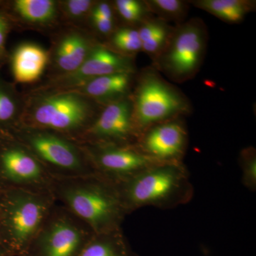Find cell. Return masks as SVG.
<instances>
[{"label":"cell","mask_w":256,"mask_h":256,"mask_svg":"<svg viewBox=\"0 0 256 256\" xmlns=\"http://www.w3.org/2000/svg\"><path fill=\"white\" fill-rule=\"evenodd\" d=\"M52 178L50 190L57 203L88 226L94 234L122 228L128 214L114 181L98 173Z\"/></svg>","instance_id":"6da1fadb"},{"label":"cell","mask_w":256,"mask_h":256,"mask_svg":"<svg viewBox=\"0 0 256 256\" xmlns=\"http://www.w3.org/2000/svg\"><path fill=\"white\" fill-rule=\"evenodd\" d=\"M128 215L146 206L170 210L191 201L194 186L183 162L159 163L114 181Z\"/></svg>","instance_id":"7a4b0ae2"},{"label":"cell","mask_w":256,"mask_h":256,"mask_svg":"<svg viewBox=\"0 0 256 256\" xmlns=\"http://www.w3.org/2000/svg\"><path fill=\"white\" fill-rule=\"evenodd\" d=\"M0 226L6 252L22 256L56 201L52 192L6 188L0 196Z\"/></svg>","instance_id":"3957f363"},{"label":"cell","mask_w":256,"mask_h":256,"mask_svg":"<svg viewBox=\"0 0 256 256\" xmlns=\"http://www.w3.org/2000/svg\"><path fill=\"white\" fill-rule=\"evenodd\" d=\"M132 120L138 139L148 128L190 114L191 105L156 70H144L132 100Z\"/></svg>","instance_id":"277c9868"},{"label":"cell","mask_w":256,"mask_h":256,"mask_svg":"<svg viewBox=\"0 0 256 256\" xmlns=\"http://www.w3.org/2000/svg\"><path fill=\"white\" fill-rule=\"evenodd\" d=\"M207 42L208 32L201 18L176 25L164 50L153 62L156 70L180 84L191 80L201 68Z\"/></svg>","instance_id":"5b68a950"},{"label":"cell","mask_w":256,"mask_h":256,"mask_svg":"<svg viewBox=\"0 0 256 256\" xmlns=\"http://www.w3.org/2000/svg\"><path fill=\"white\" fill-rule=\"evenodd\" d=\"M23 132V146L54 178L96 173L86 153L56 132L34 129Z\"/></svg>","instance_id":"8992f818"},{"label":"cell","mask_w":256,"mask_h":256,"mask_svg":"<svg viewBox=\"0 0 256 256\" xmlns=\"http://www.w3.org/2000/svg\"><path fill=\"white\" fill-rule=\"evenodd\" d=\"M94 234L88 226L56 202L22 256H77Z\"/></svg>","instance_id":"52a82bcc"},{"label":"cell","mask_w":256,"mask_h":256,"mask_svg":"<svg viewBox=\"0 0 256 256\" xmlns=\"http://www.w3.org/2000/svg\"><path fill=\"white\" fill-rule=\"evenodd\" d=\"M86 101L74 92L42 99L32 116L30 127L56 133H73L85 128L90 118Z\"/></svg>","instance_id":"ba28073f"},{"label":"cell","mask_w":256,"mask_h":256,"mask_svg":"<svg viewBox=\"0 0 256 256\" xmlns=\"http://www.w3.org/2000/svg\"><path fill=\"white\" fill-rule=\"evenodd\" d=\"M96 173L119 181L160 162L144 154L136 144L90 143L84 150Z\"/></svg>","instance_id":"9c48e42d"},{"label":"cell","mask_w":256,"mask_h":256,"mask_svg":"<svg viewBox=\"0 0 256 256\" xmlns=\"http://www.w3.org/2000/svg\"><path fill=\"white\" fill-rule=\"evenodd\" d=\"M0 175L8 188L52 192L53 178L24 146L14 144L0 152Z\"/></svg>","instance_id":"30bf717a"},{"label":"cell","mask_w":256,"mask_h":256,"mask_svg":"<svg viewBox=\"0 0 256 256\" xmlns=\"http://www.w3.org/2000/svg\"><path fill=\"white\" fill-rule=\"evenodd\" d=\"M136 144L158 162H183L188 144V130L180 118L170 120L148 128Z\"/></svg>","instance_id":"8fae6325"},{"label":"cell","mask_w":256,"mask_h":256,"mask_svg":"<svg viewBox=\"0 0 256 256\" xmlns=\"http://www.w3.org/2000/svg\"><path fill=\"white\" fill-rule=\"evenodd\" d=\"M86 133L90 143L136 144L138 134L133 124L132 100L124 98L110 102Z\"/></svg>","instance_id":"7c38bea8"},{"label":"cell","mask_w":256,"mask_h":256,"mask_svg":"<svg viewBox=\"0 0 256 256\" xmlns=\"http://www.w3.org/2000/svg\"><path fill=\"white\" fill-rule=\"evenodd\" d=\"M134 72L132 58L97 45L92 47L86 60L76 70L64 76L62 82L68 86H80L98 77Z\"/></svg>","instance_id":"4fadbf2b"},{"label":"cell","mask_w":256,"mask_h":256,"mask_svg":"<svg viewBox=\"0 0 256 256\" xmlns=\"http://www.w3.org/2000/svg\"><path fill=\"white\" fill-rule=\"evenodd\" d=\"M48 62V54L42 47L24 44L16 48L12 58V72L16 82H35L43 73Z\"/></svg>","instance_id":"5bb4252c"},{"label":"cell","mask_w":256,"mask_h":256,"mask_svg":"<svg viewBox=\"0 0 256 256\" xmlns=\"http://www.w3.org/2000/svg\"><path fill=\"white\" fill-rule=\"evenodd\" d=\"M77 256H139L132 250L122 228L94 234Z\"/></svg>","instance_id":"9a60e30c"},{"label":"cell","mask_w":256,"mask_h":256,"mask_svg":"<svg viewBox=\"0 0 256 256\" xmlns=\"http://www.w3.org/2000/svg\"><path fill=\"white\" fill-rule=\"evenodd\" d=\"M132 77V73L111 74L92 79L79 86L90 97L116 101L124 98L130 88Z\"/></svg>","instance_id":"2e32d148"},{"label":"cell","mask_w":256,"mask_h":256,"mask_svg":"<svg viewBox=\"0 0 256 256\" xmlns=\"http://www.w3.org/2000/svg\"><path fill=\"white\" fill-rule=\"evenodd\" d=\"M190 4L228 24H239L256 9L252 0H192Z\"/></svg>","instance_id":"e0dca14e"},{"label":"cell","mask_w":256,"mask_h":256,"mask_svg":"<svg viewBox=\"0 0 256 256\" xmlns=\"http://www.w3.org/2000/svg\"><path fill=\"white\" fill-rule=\"evenodd\" d=\"M92 48L84 36L77 34L68 35L62 40L57 48V66L67 74L73 73L85 62Z\"/></svg>","instance_id":"ac0fdd59"},{"label":"cell","mask_w":256,"mask_h":256,"mask_svg":"<svg viewBox=\"0 0 256 256\" xmlns=\"http://www.w3.org/2000/svg\"><path fill=\"white\" fill-rule=\"evenodd\" d=\"M174 28L162 20L152 16L138 28L142 52L149 56L153 62L164 50Z\"/></svg>","instance_id":"d6986e66"},{"label":"cell","mask_w":256,"mask_h":256,"mask_svg":"<svg viewBox=\"0 0 256 256\" xmlns=\"http://www.w3.org/2000/svg\"><path fill=\"white\" fill-rule=\"evenodd\" d=\"M14 9L26 21L47 23L55 16L56 3L52 0H18Z\"/></svg>","instance_id":"ffe728a7"},{"label":"cell","mask_w":256,"mask_h":256,"mask_svg":"<svg viewBox=\"0 0 256 256\" xmlns=\"http://www.w3.org/2000/svg\"><path fill=\"white\" fill-rule=\"evenodd\" d=\"M152 14L165 22H174L176 25L184 22L188 11V1L183 0H144Z\"/></svg>","instance_id":"44dd1931"},{"label":"cell","mask_w":256,"mask_h":256,"mask_svg":"<svg viewBox=\"0 0 256 256\" xmlns=\"http://www.w3.org/2000/svg\"><path fill=\"white\" fill-rule=\"evenodd\" d=\"M116 10L122 20L132 24L140 25L152 18L144 1L138 0H117L114 2Z\"/></svg>","instance_id":"7402d4cb"},{"label":"cell","mask_w":256,"mask_h":256,"mask_svg":"<svg viewBox=\"0 0 256 256\" xmlns=\"http://www.w3.org/2000/svg\"><path fill=\"white\" fill-rule=\"evenodd\" d=\"M114 48L126 54V56L142 52V44L138 28H124L117 30L111 38Z\"/></svg>","instance_id":"603a6c76"},{"label":"cell","mask_w":256,"mask_h":256,"mask_svg":"<svg viewBox=\"0 0 256 256\" xmlns=\"http://www.w3.org/2000/svg\"><path fill=\"white\" fill-rule=\"evenodd\" d=\"M242 171V183L252 192L256 188V152L252 146L244 148L239 156Z\"/></svg>","instance_id":"cb8c5ba5"},{"label":"cell","mask_w":256,"mask_h":256,"mask_svg":"<svg viewBox=\"0 0 256 256\" xmlns=\"http://www.w3.org/2000/svg\"><path fill=\"white\" fill-rule=\"evenodd\" d=\"M16 114V104L12 96L0 88V124H6Z\"/></svg>","instance_id":"d4e9b609"},{"label":"cell","mask_w":256,"mask_h":256,"mask_svg":"<svg viewBox=\"0 0 256 256\" xmlns=\"http://www.w3.org/2000/svg\"><path fill=\"white\" fill-rule=\"evenodd\" d=\"M92 2L90 0H69L66 3V10L69 16L80 18L92 9Z\"/></svg>","instance_id":"484cf974"},{"label":"cell","mask_w":256,"mask_h":256,"mask_svg":"<svg viewBox=\"0 0 256 256\" xmlns=\"http://www.w3.org/2000/svg\"><path fill=\"white\" fill-rule=\"evenodd\" d=\"M92 22L98 32L102 34H109L114 31V18H109L92 13Z\"/></svg>","instance_id":"4316f807"},{"label":"cell","mask_w":256,"mask_h":256,"mask_svg":"<svg viewBox=\"0 0 256 256\" xmlns=\"http://www.w3.org/2000/svg\"><path fill=\"white\" fill-rule=\"evenodd\" d=\"M8 30V25L6 20L0 16V52L4 50Z\"/></svg>","instance_id":"83f0119b"}]
</instances>
